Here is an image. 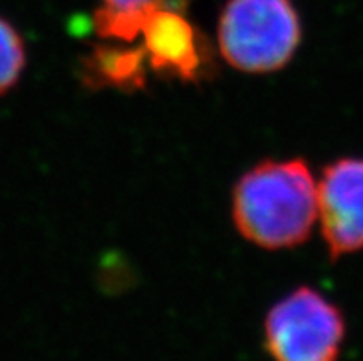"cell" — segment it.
Returning <instances> with one entry per match:
<instances>
[{
    "mask_svg": "<svg viewBox=\"0 0 363 361\" xmlns=\"http://www.w3.org/2000/svg\"><path fill=\"white\" fill-rule=\"evenodd\" d=\"M318 216V184L301 159L264 160L235 187L236 229L247 242L264 249L301 245Z\"/></svg>",
    "mask_w": 363,
    "mask_h": 361,
    "instance_id": "1",
    "label": "cell"
},
{
    "mask_svg": "<svg viewBox=\"0 0 363 361\" xmlns=\"http://www.w3.org/2000/svg\"><path fill=\"white\" fill-rule=\"evenodd\" d=\"M299 43L301 18L291 0H229L220 15L221 55L244 72L281 70Z\"/></svg>",
    "mask_w": 363,
    "mask_h": 361,
    "instance_id": "2",
    "label": "cell"
},
{
    "mask_svg": "<svg viewBox=\"0 0 363 361\" xmlns=\"http://www.w3.org/2000/svg\"><path fill=\"white\" fill-rule=\"evenodd\" d=\"M264 338L273 361H337L345 321L325 295L303 286L269 310Z\"/></svg>",
    "mask_w": 363,
    "mask_h": 361,
    "instance_id": "3",
    "label": "cell"
},
{
    "mask_svg": "<svg viewBox=\"0 0 363 361\" xmlns=\"http://www.w3.org/2000/svg\"><path fill=\"white\" fill-rule=\"evenodd\" d=\"M147 67L159 76L184 83L199 82L212 69L205 37L179 9L159 4L146 11L138 32Z\"/></svg>",
    "mask_w": 363,
    "mask_h": 361,
    "instance_id": "4",
    "label": "cell"
},
{
    "mask_svg": "<svg viewBox=\"0 0 363 361\" xmlns=\"http://www.w3.org/2000/svg\"><path fill=\"white\" fill-rule=\"evenodd\" d=\"M318 205L332 258L363 249V159H340L325 170Z\"/></svg>",
    "mask_w": 363,
    "mask_h": 361,
    "instance_id": "5",
    "label": "cell"
},
{
    "mask_svg": "<svg viewBox=\"0 0 363 361\" xmlns=\"http://www.w3.org/2000/svg\"><path fill=\"white\" fill-rule=\"evenodd\" d=\"M87 83H96L100 87H115L122 91L143 89L147 76V61L140 46H124V43L109 41L96 46L87 55L85 65Z\"/></svg>",
    "mask_w": 363,
    "mask_h": 361,
    "instance_id": "6",
    "label": "cell"
},
{
    "mask_svg": "<svg viewBox=\"0 0 363 361\" xmlns=\"http://www.w3.org/2000/svg\"><path fill=\"white\" fill-rule=\"evenodd\" d=\"M26 67V46L13 24L0 17V94L18 83Z\"/></svg>",
    "mask_w": 363,
    "mask_h": 361,
    "instance_id": "7",
    "label": "cell"
},
{
    "mask_svg": "<svg viewBox=\"0 0 363 361\" xmlns=\"http://www.w3.org/2000/svg\"><path fill=\"white\" fill-rule=\"evenodd\" d=\"M100 2L101 6L98 9L115 11V13H138L153 6L166 4V0H100Z\"/></svg>",
    "mask_w": 363,
    "mask_h": 361,
    "instance_id": "8",
    "label": "cell"
}]
</instances>
